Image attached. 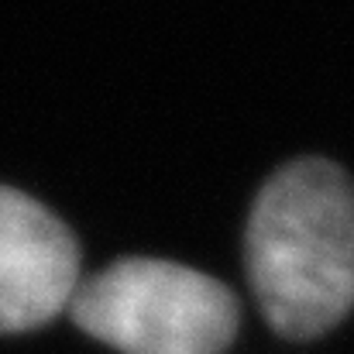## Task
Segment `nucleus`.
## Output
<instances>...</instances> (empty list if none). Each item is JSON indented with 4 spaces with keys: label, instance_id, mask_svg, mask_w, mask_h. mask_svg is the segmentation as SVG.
Masks as SVG:
<instances>
[{
    "label": "nucleus",
    "instance_id": "nucleus-1",
    "mask_svg": "<svg viewBox=\"0 0 354 354\" xmlns=\"http://www.w3.org/2000/svg\"><path fill=\"white\" fill-rule=\"evenodd\" d=\"M248 275L265 320L317 337L354 306V186L324 158L286 165L248 224Z\"/></svg>",
    "mask_w": 354,
    "mask_h": 354
},
{
    "label": "nucleus",
    "instance_id": "nucleus-2",
    "mask_svg": "<svg viewBox=\"0 0 354 354\" xmlns=\"http://www.w3.org/2000/svg\"><path fill=\"white\" fill-rule=\"evenodd\" d=\"M69 313L120 354H221L237 334L227 286L158 258H124L83 279Z\"/></svg>",
    "mask_w": 354,
    "mask_h": 354
},
{
    "label": "nucleus",
    "instance_id": "nucleus-3",
    "mask_svg": "<svg viewBox=\"0 0 354 354\" xmlns=\"http://www.w3.org/2000/svg\"><path fill=\"white\" fill-rule=\"evenodd\" d=\"M80 248L38 200L0 186V334L48 324L80 289Z\"/></svg>",
    "mask_w": 354,
    "mask_h": 354
}]
</instances>
